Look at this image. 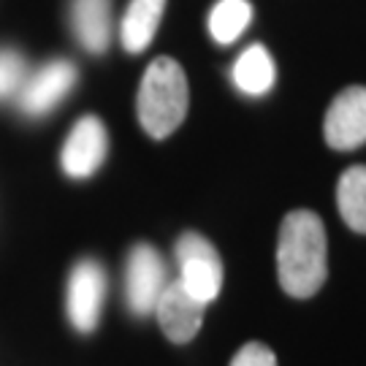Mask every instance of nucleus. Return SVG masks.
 Listing matches in <instances>:
<instances>
[{"label": "nucleus", "mask_w": 366, "mask_h": 366, "mask_svg": "<svg viewBox=\"0 0 366 366\" xmlns=\"http://www.w3.org/2000/svg\"><path fill=\"white\" fill-rule=\"evenodd\" d=\"M277 277L293 299H310L328 277V242L323 220L310 209H296L280 225Z\"/></svg>", "instance_id": "obj_1"}, {"label": "nucleus", "mask_w": 366, "mask_h": 366, "mask_svg": "<svg viewBox=\"0 0 366 366\" xmlns=\"http://www.w3.org/2000/svg\"><path fill=\"white\" fill-rule=\"evenodd\" d=\"M187 76L182 66L171 57H157L144 71L139 98H136V112L139 122L152 139H166L182 125L187 114Z\"/></svg>", "instance_id": "obj_2"}, {"label": "nucleus", "mask_w": 366, "mask_h": 366, "mask_svg": "<svg viewBox=\"0 0 366 366\" xmlns=\"http://www.w3.org/2000/svg\"><path fill=\"white\" fill-rule=\"evenodd\" d=\"M179 263V282L193 299L212 304L222 288V261L209 239L196 231H187L177 239L174 247Z\"/></svg>", "instance_id": "obj_3"}, {"label": "nucleus", "mask_w": 366, "mask_h": 366, "mask_svg": "<svg viewBox=\"0 0 366 366\" xmlns=\"http://www.w3.org/2000/svg\"><path fill=\"white\" fill-rule=\"evenodd\" d=\"M106 301V272L104 266L92 258H84L74 266L68 277L66 310L71 326L79 334H92L98 328Z\"/></svg>", "instance_id": "obj_4"}, {"label": "nucleus", "mask_w": 366, "mask_h": 366, "mask_svg": "<svg viewBox=\"0 0 366 366\" xmlns=\"http://www.w3.org/2000/svg\"><path fill=\"white\" fill-rule=\"evenodd\" d=\"M166 263L152 244H136L125 261V301L136 317L155 312V304L166 288Z\"/></svg>", "instance_id": "obj_5"}, {"label": "nucleus", "mask_w": 366, "mask_h": 366, "mask_svg": "<svg viewBox=\"0 0 366 366\" xmlns=\"http://www.w3.org/2000/svg\"><path fill=\"white\" fill-rule=\"evenodd\" d=\"M76 84V66L71 60H49L25 79L19 90V109L27 117H44L54 106L66 101V95Z\"/></svg>", "instance_id": "obj_6"}, {"label": "nucleus", "mask_w": 366, "mask_h": 366, "mask_svg": "<svg viewBox=\"0 0 366 366\" xmlns=\"http://www.w3.org/2000/svg\"><path fill=\"white\" fill-rule=\"evenodd\" d=\"M106 152H109V133L104 122L87 114L68 133L60 152V166L71 179H87L104 166Z\"/></svg>", "instance_id": "obj_7"}, {"label": "nucleus", "mask_w": 366, "mask_h": 366, "mask_svg": "<svg viewBox=\"0 0 366 366\" xmlns=\"http://www.w3.org/2000/svg\"><path fill=\"white\" fill-rule=\"evenodd\" d=\"M328 147L334 149H358L366 142V87L342 90L326 112L323 122Z\"/></svg>", "instance_id": "obj_8"}, {"label": "nucleus", "mask_w": 366, "mask_h": 366, "mask_svg": "<svg viewBox=\"0 0 366 366\" xmlns=\"http://www.w3.org/2000/svg\"><path fill=\"white\" fill-rule=\"evenodd\" d=\"M204 312H207V304L193 299L179 280L169 282L155 304L157 323L163 328V334L177 345H184L196 337L204 323Z\"/></svg>", "instance_id": "obj_9"}, {"label": "nucleus", "mask_w": 366, "mask_h": 366, "mask_svg": "<svg viewBox=\"0 0 366 366\" xmlns=\"http://www.w3.org/2000/svg\"><path fill=\"white\" fill-rule=\"evenodd\" d=\"M71 27L90 54H101L112 39V0H71Z\"/></svg>", "instance_id": "obj_10"}, {"label": "nucleus", "mask_w": 366, "mask_h": 366, "mask_svg": "<svg viewBox=\"0 0 366 366\" xmlns=\"http://www.w3.org/2000/svg\"><path fill=\"white\" fill-rule=\"evenodd\" d=\"M163 9H166V0H131L128 3V11L122 16V27H119V39L128 52L139 54L152 44L157 25L163 19Z\"/></svg>", "instance_id": "obj_11"}, {"label": "nucleus", "mask_w": 366, "mask_h": 366, "mask_svg": "<svg viewBox=\"0 0 366 366\" xmlns=\"http://www.w3.org/2000/svg\"><path fill=\"white\" fill-rule=\"evenodd\" d=\"M274 60L272 54L266 52V46L255 44V46H247L244 52L239 54L234 66V84L244 95H266V92L274 87Z\"/></svg>", "instance_id": "obj_12"}, {"label": "nucleus", "mask_w": 366, "mask_h": 366, "mask_svg": "<svg viewBox=\"0 0 366 366\" xmlns=\"http://www.w3.org/2000/svg\"><path fill=\"white\" fill-rule=\"evenodd\" d=\"M337 207L355 234H366V166H350L340 177Z\"/></svg>", "instance_id": "obj_13"}, {"label": "nucleus", "mask_w": 366, "mask_h": 366, "mask_svg": "<svg viewBox=\"0 0 366 366\" xmlns=\"http://www.w3.org/2000/svg\"><path fill=\"white\" fill-rule=\"evenodd\" d=\"M252 19L247 0H220L209 14V33L217 44H234Z\"/></svg>", "instance_id": "obj_14"}, {"label": "nucleus", "mask_w": 366, "mask_h": 366, "mask_svg": "<svg viewBox=\"0 0 366 366\" xmlns=\"http://www.w3.org/2000/svg\"><path fill=\"white\" fill-rule=\"evenodd\" d=\"M27 79L25 57L16 49H0V104L19 95Z\"/></svg>", "instance_id": "obj_15"}, {"label": "nucleus", "mask_w": 366, "mask_h": 366, "mask_svg": "<svg viewBox=\"0 0 366 366\" xmlns=\"http://www.w3.org/2000/svg\"><path fill=\"white\" fill-rule=\"evenodd\" d=\"M231 366H277V358L266 345H261V342H247V345L234 355Z\"/></svg>", "instance_id": "obj_16"}]
</instances>
